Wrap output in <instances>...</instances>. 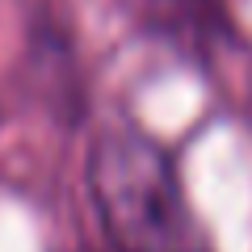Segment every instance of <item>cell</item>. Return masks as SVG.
I'll list each match as a JSON object with an SVG mask.
<instances>
[{
    "mask_svg": "<svg viewBox=\"0 0 252 252\" xmlns=\"http://www.w3.org/2000/svg\"><path fill=\"white\" fill-rule=\"evenodd\" d=\"M93 206L114 252H185L189 219L168 152L139 130H109L89 160Z\"/></svg>",
    "mask_w": 252,
    "mask_h": 252,
    "instance_id": "6da1fadb",
    "label": "cell"
}]
</instances>
